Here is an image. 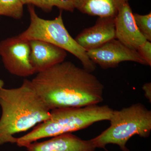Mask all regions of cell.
<instances>
[{"label": "cell", "mask_w": 151, "mask_h": 151, "mask_svg": "<svg viewBox=\"0 0 151 151\" xmlns=\"http://www.w3.org/2000/svg\"><path fill=\"white\" fill-rule=\"evenodd\" d=\"M113 110L108 105L66 107L50 111L48 119L34 127L30 132L17 139L19 147H25L39 140L71 133L85 129L96 122L110 121Z\"/></svg>", "instance_id": "obj_3"}, {"label": "cell", "mask_w": 151, "mask_h": 151, "mask_svg": "<svg viewBox=\"0 0 151 151\" xmlns=\"http://www.w3.org/2000/svg\"><path fill=\"white\" fill-rule=\"evenodd\" d=\"M0 145L16 143L17 138L14 135L44 122L51 111L27 79L18 88H0Z\"/></svg>", "instance_id": "obj_2"}, {"label": "cell", "mask_w": 151, "mask_h": 151, "mask_svg": "<svg viewBox=\"0 0 151 151\" xmlns=\"http://www.w3.org/2000/svg\"><path fill=\"white\" fill-rule=\"evenodd\" d=\"M141 57L146 63L147 65H151V43L147 40L137 50Z\"/></svg>", "instance_id": "obj_16"}, {"label": "cell", "mask_w": 151, "mask_h": 151, "mask_svg": "<svg viewBox=\"0 0 151 151\" xmlns=\"http://www.w3.org/2000/svg\"><path fill=\"white\" fill-rule=\"evenodd\" d=\"M116 39L127 47L137 49L147 41L135 23L129 2L120 7L115 17Z\"/></svg>", "instance_id": "obj_8"}, {"label": "cell", "mask_w": 151, "mask_h": 151, "mask_svg": "<svg viewBox=\"0 0 151 151\" xmlns=\"http://www.w3.org/2000/svg\"><path fill=\"white\" fill-rule=\"evenodd\" d=\"M86 52L94 64L104 69L117 67L120 63L124 61H132L147 65L137 50L127 47L116 38Z\"/></svg>", "instance_id": "obj_7"}, {"label": "cell", "mask_w": 151, "mask_h": 151, "mask_svg": "<svg viewBox=\"0 0 151 151\" xmlns=\"http://www.w3.org/2000/svg\"><path fill=\"white\" fill-rule=\"evenodd\" d=\"M116 38L115 17H99L94 26L85 29L75 39L86 51L95 49Z\"/></svg>", "instance_id": "obj_9"}, {"label": "cell", "mask_w": 151, "mask_h": 151, "mask_svg": "<svg viewBox=\"0 0 151 151\" xmlns=\"http://www.w3.org/2000/svg\"><path fill=\"white\" fill-rule=\"evenodd\" d=\"M3 85H4V83L1 80H0V88L3 87Z\"/></svg>", "instance_id": "obj_18"}, {"label": "cell", "mask_w": 151, "mask_h": 151, "mask_svg": "<svg viewBox=\"0 0 151 151\" xmlns=\"http://www.w3.org/2000/svg\"><path fill=\"white\" fill-rule=\"evenodd\" d=\"M30 60L35 73L42 72L64 61L65 50L52 44L39 40L29 41Z\"/></svg>", "instance_id": "obj_10"}, {"label": "cell", "mask_w": 151, "mask_h": 151, "mask_svg": "<svg viewBox=\"0 0 151 151\" xmlns=\"http://www.w3.org/2000/svg\"><path fill=\"white\" fill-rule=\"evenodd\" d=\"M30 24L27 29L20 34V39L28 41L39 40L52 44L73 54L80 61L83 68L89 72L96 69L94 63L89 58L87 52L70 36L63 23L62 11L53 19L41 18L37 15L35 7L28 5Z\"/></svg>", "instance_id": "obj_5"}, {"label": "cell", "mask_w": 151, "mask_h": 151, "mask_svg": "<svg viewBox=\"0 0 151 151\" xmlns=\"http://www.w3.org/2000/svg\"><path fill=\"white\" fill-rule=\"evenodd\" d=\"M29 41L18 36L0 42V55L6 69L13 75L26 77L35 73L30 62Z\"/></svg>", "instance_id": "obj_6"}, {"label": "cell", "mask_w": 151, "mask_h": 151, "mask_svg": "<svg viewBox=\"0 0 151 151\" xmlns=\"http://www.w3.org/2000/svg\"><path fill=\"white\" fill-rule=\"evenodd\" d=\"M110 121L108 129L90 140L96 148L105 149L107 145L113 144L122 151H130L126 145L133 136L147 138L150 135L151 111L141 103L113 111Z\"/></svg>", "instance_id": "obj_4"}, {"label": "cell", "mask_w": 151, "mask_h": 151, "mask_svg": "<svg viewBox=\"0 0 151 151\" xmlns=\"http://www.w3.org/2000/svg\"><path fill=\"white\" fill-rule=\"evenodd\" d=\"M75 9L92 16L115 17L119 9L129 0H72Z\"/></svg>", "instance_id": "obj_12"}, {"label": "cell", "mask_w": 151, "mask_h": 151, "mask_svg": "<svg viewBox=\"0 0 151 151\" xmlns=\"http://www.w3.org/2000/svg\"><path fill=\"white\" fill-rule=\"evenodd\" d=\"M142 89L145 92V96L146 98L151 102V84L147 83L143 85Z\"/></svg>", "instance_id": "obj_17"}, {"label": "cell", "mask_w": 151, "mask_h": 151, "mask_svg": "<svg viewBox=\"0 0 151 151\" xmlns=\"http://www.w3.org/2000/svg\"><path fill=\"white\" fill-rule=\"evenodd\" d=\"M44 142L28 145L27 151H94L96 148L90 140H84L71 133L63 134Z\"/></svg>", "instance_id": "obj_11"}, {"label": "cell", "mask_w": 151, "mask_h": 151, "mask_svg": "<svg viewBox=\"0 0 151 151\" xmlns=\"http://www.w3.org/2000/svg\"><path fill=\"white\" fill-rule=\"evenodd\" d=\"M24 5L21 0H0V15L21 19L23 16Z\"/></svg>", "instance_id": "obj_14"}, {"label": "cell", "mask_w": 151, "mask_h": 151, "mask_svg": "<svg viewBox=\"0 0 151 151\" xmlns=\"http://www.w3.org/2000/svg\"><path fill=\"white\" fill-rule=\"evenodd\" d=\"M31 81L50 110L97 105L103 101L102 82L92 72L69 61L38 73Z\"/></svg>", "instance_id": "obj_1"}, {"label": "cell", "mask_w": 151, "mask_h": 151, "mask_svg": "<svg viewBox=\"0 0 151 151\" xmlns=\"http://www.w3.org/2000/svg\"><path fill=\"white\" fill-rule=\"evenodd\" d=\"M24 5H32L45 12H51L54 7L60 11L73 12L75 9L72 0H21Z\"/></svg>", "instance_id": "obj_13"}, {"label": "cell", "mask_w": 151, "mask_h": 151, "mask_svg": "<svg viewBox=\"0 0 151 151\" xmlns=\"http://www.w3.org/2000/svg\"><path fill=\"white\" fill-rule=\"evenodd\" d=\"M134 19L138 29L146 40L151 41V13L140 15L134 13Z\"/></svg>", "instance_id": "obj_15"}]
</instances>
